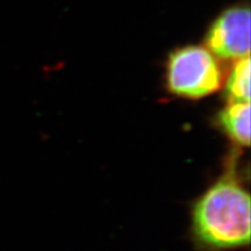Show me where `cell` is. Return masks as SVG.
<instances>
[{"label": "cell", "instance_id": "1", "mask_svg": "<svg viewBox=\"0 0 251 251\" xmlns=\"http://www.w3.org/2000/svg\"><path fill=\"white\" fill-rule=\"evenodd\" d=\"M194 231L208 246L227 249L250 242V197L233 178L218 181L198 200Z\"/></svg>", "mask_w": 251, "mask_h": 251}, {"label": "cell", "instance_id": "2", "mask_svg": "<svg viewBox=\"0 0 251 251\" xmlns=\"http://www.w3.org/2000/svg\"><path fill=\"white\" fill-rule=\"evenodd\" d=\"M166 78L170 92L185 98L199 99L219 90L222 72L208 50L191 46L170 55Z\"/></svg>", "mask_w": 251, "mask_h": 251}, {"label": "cell", "instance_id": "3", "mask_svg": "<svg viewBox=\"0 0 251 251\" xmlns=\"http://www.w3.org/2000/svg\"><path fill=\"white\" fill-rule=\"evenodd\" d=\"M207 45L222 58L241 59L250 54V11L234 7L218 18L208 34Z\"/></svg>", "mask_w": 251, "mask_h": 251}, {"label": "cell", "instance_id": "4", "mask_svg": "<svg viewBox=\"0 0 251 251\" xmlns=\"http://www.w3.org/2000/svg\"><path fill=\"white\" fill-rule=\"evenodd\" d=\"M219 120L229 136L241 146L250 143V103L230 102L219 115Z\"/></svg>", "mask_w": 251, "mask_h": 251}, {"label": "cell", "instance_id": "5", "mask_svg": "<svg viewBox=\"0 0 251 251\" xmlns=\"http://www.w3.org/2000/svg\"><path fill=\"white\" fill-rule=\"evenodd\" d=\"M230 102H250V58L238 59L226 86Z\"/></svg>", "mask_w": 251, "mask_h": 251}]
</instances>
